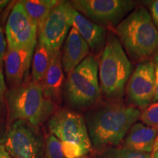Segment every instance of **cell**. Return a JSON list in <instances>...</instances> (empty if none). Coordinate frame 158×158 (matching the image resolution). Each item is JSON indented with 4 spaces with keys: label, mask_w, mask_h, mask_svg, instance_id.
I'll return each instance as SVG.
<instances>
[{
    "label": "cell",
    "mask_w": 158,
    "mask_h": 158,
    "mask_svg": "<svg viewBox=\"0 0 158 158\" xmlns=\"http://www.w3.org/2000/svg\"><path fill=\"white\" fill-rule=\"evenodd\" d=\"M140 116L141 111L135 106L117 101L104 102L90 108L84 119L92 149L100 153L118 147Z\"/></svg>",
    "instance_id": "cell-1"
},
{
    "label": "cell",
    "mask_w": 158,
    "mask_h": 158,
    "mask_svg": "<svg viewBox=\"0 0 158 158\" xmlns=\"http://www.w3.org/2000/svg\"><path fill=\"white\" fill-rule=\"evenodd\" d=\"M113 31L134 61L143 62L158 51V29L144 7L134 9Z\"/></svg>",
    "instance_id": "cell-2"
},
{
    "label": "cell",
    "mask_w": 158,
    "mask_h": 158,
    "mask_svg": "<svg viewBox=\"0 0 158 158\" xmlns=\"http://www.w3.org/2000/svg\"><path fill=\"white\" fill-rule=\"evenodd\" d=\"M133 66L113 30H108L105 47L98 62L101 92L110 101L122 100Z\"/></svg>",
    "instance_id": "cell-3"
},
{
    "label": "cell",
    "mask_w": 158,
    "mask_h": 158,
    "mask_svg": "<svg viewBox=\"0 0 158 158\" xmlns=\"http://www.w3.org/2000/svg\"><path fill=\"white\" fill-rule=\"evenodd\" d=\"M5 106L9 123L24 120L39 127L55 110V103L45 98L42 84L30 81L10 88L5 93Z\"/></svg>",
    "instance_id": "cell-4"
},
{
    "label": "cell",
    "mask_w": 158,
    "mask_h": 158,
    "mask_svg": "<svg viewBox=\"0 0 158 158\" xmlns=\"http://www.w3.org/2000/svg\"><path fill=\"white\" fill-rule=\"evenodd\" d=\"M48 127L60 141L65 158H86L93 150L84 117L73 110H56Z\"/></svg>",
    "instance_id": "cell-5"
},
{
    "label": "cell",
    "mask_w": 158,
    "mask_h": 158,
    "mask_svg": "<svg viewBox=\"0 0 158 158\" xmlns=\"http://www.w3.org/2000/svg\"><path fill=\"white\" fill-rule=\"evenodd\" d=\"M67 104L77 110L90 108L101 95L98 76V61L93 54L77 66L64 82L62 92Z\"/></svg>",
    "instance_id": "cell-6"
},
{
    "label": "cell",
    "mask_w": 158,
    "mask_h": 158,
    "mask_svg": "<svg viewBox=\"0 0 158 158\" xmlns=\"http://www.w3.org/2000/svg\"><path fill=\"white\" fill-rule=\"evenodd\" d=\"M44 141L38 127L17 120L10 124L4 146L13 158H43Z\"/></svg>",
    "instance_id": "cell-7"
},
{
    "label": "cell",
    "mask_w": 158,
    "mask_h": 158,
    "mask_svg": "<svg viewBox=\"0 0 158 158\" xmlns=\"http://www.w3.org/2000/svg\"><path fill=\"white\" fill-rule=\"evenodd\" d=\"M70 2L84 17L104 27H115L137 5L130 0H74Z\"/></svg>",
    "instance_id": "cell-8"
},
{
    "label": "cell",
    "mask_w": 158,
    "mask_h": 158,
    "mask_svg": "<svg viewBox=\"0 0 158 158\" xmlns=\"http://www.w3.org/2000/svg\"><path fill=\"white\" fill-rule=\"evenodd\" d=\"M73 12L74 8L70 2H59L38 28L37 40L52 51H60L73 27Z\"/></svg>",
    "instance_id": "cell-9"
},
{
    "label": "cell",
    "mask_w": 158,
    "mask_h": 158,
    "mask_svg": "<svg viewBox=\"0 0 158 158\" xmlns=\"http://www.w3.org/2000/svg\"><path fill=\"white\" fill-rule=\"evenodd\" d=\"M7 48L21 49L35 46L37 42L38 27L26 13L20 2L13 5L5 27Z\"/></svg>",
    "instance_id": "cell-10"
},
{
    "label": "cell",
    "mask_w": 158,
    "mask_h": 158,
    "mask_svg": "<svg viewBox=\"0 0 158 158\" xmlns=\"http://www.w3.org/2000/svg\"><path fill=\"white\" fill-rule=\"evenodd\" d=\"M155 73L153 59L139 62L127 83V98L134 106L144 108L153 101L155 93Z\"/></svg>",
    "instance_id": "cell-11"
},
{
    "label": "cell",
    "mask_w": 158,
    "mask_h": 158,
    "mask_svg": "<svg viewBox=\"0 0 158 158\" xmlns=\"http://www.w3.org/2000/svg\"><path fill=\"white\" fill-rule=\"evenodd\" d=\"M35 46L21 49L7 48L4 65L6 81L10 88L16 87L30 81V69L31 68Z\"/></svg>",
    "instance_id": "cell-12"
},
{
    "label": "cell",
    "mask_w": 158,
    "mask_h": 158,
    "mask_svg": "<svg viewBox=\"0 0 158 158\" xmlns=\"http://www.w3.org/2000/svg\"><path fill=\"white\" fill-rule=\"evenodd\" d=\"M90 54L87 43L73 27L70 29L62 53V64L64 72L69 75Z\"/></svg>",
    "instance_id": "cell-13"
},
{
    "label": "cell",
    "mask_w": 158,
    "mask_h": 158,
    "mask_svg": "<svg viewBox=\"0 0 158 158\" xmlns=\"http://www.w3.org/2000/svg\"><path fill=\"white\" fill-rule=\"evenodd\" d=\"M73 27L87 43L92 53H102L107 39V28L92 22L75 9Z\"/></svg>",
    "instance_id": "cell-14"
},
{
    "label": "cell",
    "mask_w": 158,
    "mask_h": 158,
    "mask_svg": "<svg viewBox=\"0 0 158 158\" xmlns=\"http://www.w3.org/2000/svg\"><path fill=\"white\" fill-rule=\"evenodd\" d=\"M41 84L45 98L54 103L60 102L64 84L61 51H53L50 64Z\"/></svg>",
    "instance_id": "cell-15"
},
{
    "label": "cell",
    "mask_w": 158,
    "mask_h": 158,
    "mask_svg": "<svg viewBox=\"0 0 158 158\" xmlns=\"http://www.w3.org/2000/svg\"><path fill=\"white\" fill-rule=\"evenodd\" d=\"M157 132V128L135 123L125 136L124 147L138 152L150 154L154 149Z\"/></svg>",
    "instance_id": "cell-16"
},
{
    "label": "cell",
    "mask_w": 158,
    "mask_h": 158,
    "mask_svg": "<svg viewBox=\"0 0 158 158\" xmlns=\"http://www.w3.org/2000/svg\"><path fill=\"white\" fill-rule=\"evenodd\" d=\"M53 51L48 47L37 40L31 62V81L41 83L48 70Z\"/></svg>",
    "instance_id": "cell-17"
},
{
    "label": "cell",
    "mask_w": 158,
    "mask_h": 158,
    "mask_svg": "<svg viewBox=\"0 0 158 158\" xmlns=\"http://www.w3.org/2000/svg\"><path fill=\"white\" fill-rule=\"evenodd\" d=\"M59 2L57 0H22L20 2L27 15L39 28Z\"/></svg>",
    "instance_id": "cell-18"
},
{
    "label": "cell",
    "mask_w": 158,
    "mask_h": 158,
    "mask_svg": "<svg viewBox=\"0 0 158 158\" xmlns=\"http://www.w3.org/2000/svg\"><path fill=\"white\" fill-rule=\"evenodd\" d=\"M98 158H152L149 153L138 152L127 148L112 147L98 153Z\"/></svg>",
    "instance_id": "cell-19"
},
{
    "label": "cell",
    "mask_w": 158,
    "mask_h": 158,
    "mask_svg": "<svg viewBox=\"0 0 158 158\" xmlns=\"http://www.w3.org/2000/svg\"><path fill=\"white\" fill-rule=\"evenodd\" d=\"M43 158H65L62 144L52 134H49L44 141Z\"/></svg>",
    "instance_id": "cell-20"
},
{
    "label": "cell",
    "mask_w": 158,
    "mask_h": 158,
    "mask_svg": "<svg viewBox=\"0 0 158 158\" xmlns=\"http://www.w3.org/2000/svg\"><path fill=\"white\" fill-rule=\"evenodd\" d=\"M140 119L145 125L158 129V101L146 108L141 114Z\"/></svg>",
    "instance_id": "cell-21"
},
{
    "label": "cell",
    "mask_w": 158,
    "mask_h": 158,
    "mask_svg": "<svg viewBox=\"0 0 158 158\" xmlns=\"http://www.w3.org/2000/svg\"><path fill=\"white\" fill-rule=\"evenodd\" d=\"M7 92L6 84L4 78L2 66L0 65V110H2L5 104V93Z\"/></svg>",
    "instance_id": "cell-22"
},
{
    "label": "cell",
    "mask_w": 158,
    "mask_h": 158,
    "mask_svg": "<svg viewBox=\"0 0 158 158\" xmlns=\"http://www.w3.org/2000/svg\"><path fill=\"white\" fill-rule=\"evenodd\" d=\"M7 40H6V37L4 34L3 29L2 27L0 26V65L2 66L4 62V58H5V55L7 51Z\"/></svg>",
    "instance_id": "cell-23"
},
{
    "label": "cell",
    "mask_w": 158,
    "mask_h": 158,
    "mask_svg": "<svg viewBox=\"0 0 158 158\" xmlns=\"http://www.w3.org/2000/svg\"><path fill=\"white\" fill-rule=\"evenodd\" d=\"M154 64H155V93L154 97L152 102H156L158 101V51L154 55L153 58Z\"/></svg>",
    "instance_id": "cell-24"
},
{
    "label": "cell",
    "mask_w": 158,
    "mask_h": 158,
    "mask_svg": "<svg viewBox=\"0 0 158 158\" xmlns=\"http://www.w3.org/2000/svg\"><path fill=\"white\" fill-rule=\"evenodd\" d=\"M150 12H151V17L152 19L155 27L158 29V0L154 1L152 2L150 6Z\"/></svg>",
    "instance_id": "cell-25"
},
{
    "label": "cell",
    "mask_w": 158,
    "mask_h": 158,
    "mask_svg": "<svg viewBox=\"0 0 158 158\" xmlns=\"http://www.w3.org/2000/svg\"><path fill=\"white\" fill-rule=\"evenodd\" d=\"M0 158H13L5 149L4 144L0 143Z\"/></svg>",
    "instance_id": "cell-26"
},
{
    "label": "cell",
    "mask_w": 158,
    "mask_h": 158,
    "mask_svg": "<svg viewBox=\"0 0 158 158\" xmlns=\"http://www.w3.org/2000/svg\"><path fill=\"white\" fill-rule=\"evenodd\" d=\"M9 2L10 1H7V0H0V13L6 8Z\"/></svg>",
    "instance_id": "cell-27"
},
{
    "label": "cell",
    "mask_w": 158,
    "mask_h": 158,
    "mask_svg": "<svg viewBox=\"0 0 158 158\" xmlns=\"http://www.w3.org/2000/svg\"><path fill=\"white\" fill-rule=\"evenodd\" d=\"M153 158H158V149L156 150L155 155H154V157Z\"/></svg>",
    "instance_id": "cell-28"
}]
</instances>
